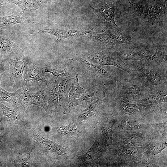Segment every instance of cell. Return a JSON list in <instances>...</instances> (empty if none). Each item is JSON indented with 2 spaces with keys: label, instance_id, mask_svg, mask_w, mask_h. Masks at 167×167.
I'll return each mask as SVG.
<instances>
[{
  "label": "cell",
  "instance_id": "cell-1",
  "mask_svg": "<svg viewBox=\"0 0 167 167\" xmlns=\"http://www.w3.org/2000/svg\"><path fill=\"white\" fill-rule=\"evenodd\" d=\"M133 8L151 24L157 23L165 16V2L151 7L139 4H132Z\"/></svg>",
  "mask_w": 167,
  "mask_h": 167
},
{
  "label": "cell",
  "instance_id": "cell-2",
  "mask_svg": "<svg viewBox=\"0 0 167 167\" xmlns=\"http://www.w3.org/2000/svg\"><path fill=\"white\" fill-rule=\"evenodd\" d=\"M93 41L103 44L112 45L119 44H129L131 37L119 32L108 31L89 37Z\"/></svg>",
  "mask_w": 167,
  "mask_h": 167
},
{
  "label": "cell",
  "instance_id": "cell-3",
  "mask_svg": "<svg viewBox=\"0 0 167 167\" xmlns=\"http://www.w3.org/2000/svg\"><path fill=\"white\" fill-rule=\"evenodd\" d=\"M89 59L93 62L102 66L112 65L127 71H130L126 64L122 60L112 55L101 53H92L88 54Z\"/></svg>",
  "mask_w": 167,
  "mask_h": 167
},
{
  "label": "cell",
  "instance_id": "cell-4",
  "mask_svg": "<svg viewBox=\"0 0 167 167\" xmlns=\"http://www.w3.org/2000/svg\"><path fill=\"white\" fill-rule=\"evenodd\" d=\"M7 61L10 66L11 83L14 87L19 88L23 79L24 71L27 63L24 58L15 59L9 58Z\"/></svg>",
  "mask_w": 167,
  "mask_h": 167
},
{
  "label": "cell",
  "instance_id": "cell-5",
  "mask_svg": "<svg viewBox=\"0 0 167 167\" xmlns=\"http://www.w3.org/2000/svg\"><path fill=\"white\" fill-rule=\"evenodd\" d=\"M101 88L98 87L93 88L87 92L80 97L76 99L69 102L66 105L63 112V114L69 113L71 110L77 106L92 102L96 100L100 99L103 95Z\"/></svg>",
  "mask_w": 167,
  "mask_h": 167
},
{
  "label": "cell",
  "instance_id": "cell-6",
  "mask_svg": "<svg viewBox=\"0 0 167 167\" xmlns=\"http://www.w3.org/2000/svg\"><path fill=\"white\" fill-rule=\"evenodd\" d=\"M90 7L101 22L114 28L118 27L115 22V8L113 5L105 3L103 6L98 9Z\"/></svg>",
  "mask_w": 167,
  "mask_h": 167
},
{
  "label": "cell",
  "instance_id": "cell-7",
  "mask_svg": "<svg viewBox=\"0 0 167 167\" xmlns=\"http://www.w3.org/2000/svg\"><path fill=\"white\" fill-rule=\"evenodd\" d=\"M91 30L80 29L69 30L60 28L45 29L40 32L47 33L54 36L57 41H61L69 38L79 37L90 33Z\"/></svg>",
  "mask_w": 167,
  "mask_h": 167
},
{
  "label": "cell",
  "instance_id": "cell-8",
  "mask_svg": "<svg viewBox=\"0 0 167 167\" xmlns=\"http://www.w3.org/2000/svg\"><path fill=\"white\" fill-rule=\"evenodd\" d=\"M57 78L46 82L45 92L49 109L53 110L56 109L58 104L59 91Z\"/></svg>",
  "mask_w": 167,
  "mask_h": 167
},
{
  "label": "cell",
  "instance_id": "cell-9",
  "mask_svg": "<svg viewBox=\"0 0 167 167\" xmlns=\"http://www.w3.org/2000/svg\"><path fill=\"white\" fill-rule=\"evenodd\" d=\"M138 73L140 78L147 84L156 85L163 81V78L158 71L148 69L140 66H136Z\"/></svg>",
  "mask_w": 167,
  "mask_h": 167
},
{
  "label": "cell",
  "instance_id": "cell-10",
  "mask_svg": "<svg viewBox=\"0 0 167 167\" xmlns=\"http://www.w3.org/2000/svg\"><path fill=\"white\" fill-rule=\"evenodd\" d=\"M19 47V45L11 41L0 30V57H6L9 58V57Z\"/></svg>",
  "mask_w": 167,
  "mask_h": 167
},
{
  "label": "cell",
  "instance_id": "cell-11",
  "mask_svg": "<svg viewBox=\"0 0 167 167\" xmlns=\"http://www.w3.org/2000/svg\"><path fill=\"white\" fill-rule=\"evenodd\" d=\"M24 78L27 82L37 81L41 84L46 83L41 69L34 64L26 63Z\"/></svg>",
  "mask_w": 167,
  "mask_h": 167
},
{
  "label": "cell",
  "instance_id": "cell-12",
  "mask_svg": "<svg viewBox=\"0 0 167 167\" xmlns=\"http://www.w3.org/2000/svg\"><path fill=\"white\" fill-rule=\"evenodd\" d=\"M34 137L49 151L57 155L66 154L68 152V150L67 149L45 138L39 134H35Z\"/></svg>",
  "mask_w": 167,
  "mask_h": 167
},
{
  "label": "cell",
  "instance_id": "cell-13",
  "mask_svg": "<svg viewBox=\"0 0 167 167\" xmlns=\"http://www.w3.org/2000/svg\"><path fill=\"white\" fill-rule=\"evenodd\" d=\"M72 77L71 75L66 77L58 81V104L60 105L65 102L67 105L69 92L72 86Z\"/></svg>",
  "mask_w": 167,
  "mask_h": 167
},
{
  "label": "cell",
  "instance_id": "cell-14",
  "mask_svg": "<svg viewBox=\"0 0 167 167\" xmlns=\"http://www.w3.org/2000/svg\"><path fill=\"white\" fill-rule=\"evenodd\" d=\"M15 93L16 96L19 98L25 109L32 105V95L28 88V82L24 79L22 80L19 89Z\"/></svg>",
  "mask_w": 167,
  "mask_h": 167
},
{
  "label": "cell",
  "instance_id": "cell-15",
  "mask_svg": "<svg viewBox=\"0 0 167 167\" xmlns=\"http://www.w3.org/2000/svg\"><path fill=\"white\" fill-rule=\"evenodd\" d=\"M6 1L15 4L25 12H33L39 8L41 5V0H7Z\"/></svg>",
  "mask_w": 167,
  "mask_h": 167
},
{
  "label": "cell",
  "instance_id": "cell-16",
  "mask_svg": "<svg viewBox=\"0 0 167 167\" xmlns=\"http://www.w3.org/2000/svg\"><path fill=\"white\" fill-rule=\"evenodd\" d=\"M79 78V76L77 74L72 77V86L69 92L67 104L73 100L80 97L87 91L80 86Z\"/></svg>",
  "mask_w": 167,
  "mask_h": 167
},
{
  "label": "cell",
  "instance_id": "cell-17",
  "mask_svg": "<svg viewBox=\"0 0 167 167\" xmlns=\"http://www.w3.org/2000/svg\"><path fill=\"white\" fill-rule=\"evenodd\" d=\"M41 87L38 92L32 95V104L40 106L44 108L47 113L49 109L47 103L45 87V84H41Z\"/></svg>",
  "mask_w": 167,
  "mask_h": 167
},
{
  "label": "cell",
  "instance_id": "cell-18",
  "mask_svg": "<svg viewBox=\"0 0 167 167\" xmlns=\"http://www.w3.org/2000/svg\"><path fill=\"white\" fill-rule=\"evenodd\" d=\"M100 101V99H98L92 103L81 112L78 116V119L81 121H84L96 116L98 114L97 108Z\"/></svg>",
  "mask_w": 167,
  "mask_h": 167
},
{
  "label": "cell",
  "instance_id": "cell-19",
  "mask_svg": "<svg viewBox=\"0 0 167 167\" xmlns=\"http://www.w3.org/2000/svg\"><path fill=\"white\" fill-rule=\"evenodd\" d=\"M98 144L95 141L87 152L78 157L79 161L86 165H91L96 157Z\"/></svg>",
  "mask_w": 167,
  "mask_h": 167
},
{
  "label": "cell",
  "instance_id": "cell-20",
  "mask_svg": "<svg viewBox=\"0 0 167 167\" xmlns=\"http://www.w3.org/2000/svg\"><path fill=\"white\" fill-rule=\"evenodd\" d=\"M115 121L113 119L106 120L100 125L99 127L103 133L107 144L111 145L112 142V131Z\"/></svg>",
  "mask_w": 167,
  "mask_h": 167
},
{
  "label": "cell",
  "instance_id": "cell-21",
  "mask_svg": "<svg viewBox=\"0 0 167 167\" xmlns=\"http://www.w3.org/2000/svg\"><path fill=\"white\" fill-rule=\"evenodd\" d=\"M25 22L24 19L21 15L19 14L0 17V28L4 26L16 24H21Z\"/></svg>",
  "mask_w": 167,
  "mask_h": 167
},
{
  "label": "cell",
  "instance_id": "cell-22",
  "mask_svg": "<svg viewBox=\"0 0 167 167\" xmlns=\"http://www.w3.org/2000/svg\"><path fill=\"white\" fill-rule=\"evenodd\" d=\"M81 61L87 68L93 74L109 78H112L110 74L103 68L102 66L90 62L84 59H82Z\"/></svg>",
  "mask_w": 167,
  "mask_h": 167
},
{
  "label": "cell",
  "instance_id": "cell-23",
  "mask_svg": "<svg viewBox=\"0 0 167 167\" xmlns=\"http://www.w3.org/2000/svg\"><path fill=\"white\" fill-rule=\"evenodd\" d=\"M44 72L50 73L54 76L57 77H67L71 75L69 69L65 66L58 65L47 67L45 69Z\"/></svg>",
  "mask_w": 167,
  "mask_h": 167
},
{
  "label": "cell",
  "instance_id": "cell-24",
  "mask_svg": "<svg viewBox=\"0 0 167 167\" xmlns=\"http://www.w3.org/2000/svg\"><path fill=\"white\" fill-rule=\"evenodd\" d=\"M31 152L24 155L19 153L14 161L15 165L19 167H31L35 165V163L30 158Z\"/></svg>",
  "mask_w": 167,
  "mask_h": 167
},
{
  "label": "cell",
  "instance_id": "cell-25",
  "mask_svg": "<svg viewBox=\"0 0 167 167\" xmlns=\"http://www.w3.org/2000/svg\"><path fill=\"white\" fill-rule=\"evenodd\" d=\"M167 100L166 91H159L148 95L144 101L148 103L161 102Z\"/></svg>",
  "mask_w": 167,
  "mask_h": 167
},
{
  "label": "cell",
  "instance_id": "cell-26",
  "mask_svg": "<svg viewBox=\"0 0 167 167\" xmlns=\"http://www.w3.org/2000/svg\"><path fill=\"white\" fill-rule=\"evenodd\" d=\"M58 131L60 133L67 136H76L79 134L78 129L74 123L61 126Z\"/></svg>",
  "mask_w": 167,
  "mask_h": 167
},
{
  "label": "cell",
  "instance_id": "cell-27",
  "mask_svg": "<svg viewBox=\"0 0 167 167\" xmlns=\"http://www.w3.org/2000/svg\"><path fill=\"white\" fill-rule=\"evenodd\" d=\"M141 91V88L139 86L136 84H132L124 87L121 91V94L124 97H131L138 95Z\"/></svg>",
  "mask_w": 167,
  "mask_h": 167
},
{
  "label": "cell",
  "instance_id": "cell-28",
  "mask_svg": "<svg viewBox=\"0 0 167 167\" xmlns=\"http://www.w3.org/2000/svg\"><path fill=\"white\" fill-rule=\"evenodd\" d=\"M120 106L122 111L124 113H133L136 112L139 109L136 104L130 103L129 101L124 97L122 99Z\"/></svg>",
  "mask_w": 167,
  "mask_h": 167
},
{
  "label": "cell",
  "instance_id": "cell-29",
  "mask_svg": "<svg viewBox=\"0 0 167 167\" xmlns=\"http://www.w3.org/2000/svg\"><path fill=\"white\" fill-rule=\"evenodd\" d=\"M3 101L13 105H16L17 101L15 93L8 92L0 87V102Z\"/></svg>",
  "mask_w": 167,
  "mask_h": 167
},
{
  "label": "cell",
  "instance_id": "cell-30",
  "mask_svg": "<svg viewBox=\"0 0 167 167\" xmlns=\"http://www.w3.org/2000/svg\"><path fill=\"white\" fill-rule=\"evenodd\" d=\"M0 107L4 117L8 120H16L17 118V112L15 109L8 108L0 102Z\"/></svg>",
  "mask_w": 167,
  "mask_h": 167
},
{
  "label": "cell",
  "instance_id": "cell-31",
  "mask_svg": "<svg viewBox=\"0 0 167 167\" xmlns=\"http://www.w3.org/2000/svg\"><path fill=\"white\" fill-rule=\"evenodd\" d=\"M122 125L123 127L126 129L139 128L140 126L136 122L128 120L123 121Z\"/></svg>",
  "mask_w": 167,
  "mask_h": 167
},
{
  "label": "cell",
  "instance_id": "cell-32",
  "mask_svg": "<svg viewBox=\"0 0 167 167\" xmlns=\"http://www.w3.org/2000/svg\"><path fill=\"white\" fill-rule=\"evenodd\" d=\"M3 74H0V83H1V81L2 79V76L3 75Z\"/></svg>",
  "mask_w": 167,
  "mask_h": 167
},
{
  "label": "cell",
  "instance_id": "cell-33",
  "mask_svg": "<svg viewBox=\"0 0 167 167\" xmlns=\"http://www.w3.org/2000/svg\"><path fill=\"white\" fill-rule=\"evenodd\" d=\"M6 1L7 0H0V5L4 1Z\"/></svg>",
  "mask_w": 167,
  "mask_h": 167
},
{
  "label": "cell",
  "instance_id": "cell-34",
  "mask_svg": "<svg viewBox=\"0 0 167 167\" xmlns=\"http://www.w3.org/2000/svg\"></svg>",
  "mask_w": 167,
  "mask_h": 167
}]
</instances>
